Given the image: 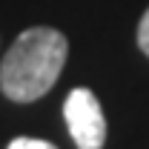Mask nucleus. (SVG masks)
Listing matches in <instances>:
<instances>
[{"label":"nucleus","mask_w":149,"mask_h":149,"mask_svg":"<svg viewBox=\"0 0 149 149\" xmlns=\"http://www.w3.org/2000/svg\"><path fill=\"white\" fill-rule=\"evenodd\" d=\"M138 46H141V52H143V55H149V9L143 12L141 26H138Z\"/></svg>","instance_id":"nucleus-4"},{"label":"nucleus","mask_w":149,"mask_h":149,"mask_svg":"<svg viewBox=\"0 0 149 149\" xmlns=\"http://www.w3.org/2000/svg\"><path fill=\"white\" fill-rule=\"evenodd\" d=\"M9 149H57V146L49 141H37V138H15Z\"/></svg>","instance_id":"nucleus-3"},{"label":"nucleus","mask_w":149,"mask_h":149,"mask_svg":"<svg viewBox=\"0 0 149 149\" xmlns=\"http://www.w3.org/2000/svg\"><path fill=\"white\" fill-rule=\"evenodd\" d=\"M69 43L57 29L35 26L12 43L0 63V89L17 103H32L49 92L63 72Z\"/></svg>","instance_id":"nucleus-1"},{"label":"nucleus","mask_w":149,"mask_h":149,"mask_svg":"<svg viewBox=\"0 0 149 149\" xmlns=\"http://www.w3.org/2000/svg\"><path fill=\"white\" fill-rule=\"evenodd\" d=\"M63 118L77 149H100L106 141V118L92 89L77 86L63 103Z\"/></svg>","instance_id":"nucleus-2"}]
</instances>
